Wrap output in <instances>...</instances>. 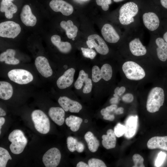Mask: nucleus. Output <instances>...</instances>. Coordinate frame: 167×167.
I'll list each match as a JSON object with an SVG mask.
<instances>
[{"instance_id":"41","label":"nucleus","mask_w":167,"mask_h":167,"mask_svg":"<svg viewBox=\"0 0 167 167\" xmlns=\"http://www.w3.org/2000/svg\"><path fill=\"white\" fill-rule=\"evenodd\" d=\"M85 85L84 87L83 92L84 93H90L92 90V83L91 79L88 78L84 82Z\"/></svg>"},{"instance_id":"31","label":"nucleus","mask_w":167,"mask_h":167,"mask_svg":"<svg viewBox=\"0 0 167 167\" xmlns=\"http://www.w3.org/2000/svg\"><path fill=\"white\" fill-rule=\"evenodd\" d=\"M12 158L8 151L5 149L0 147V167H5L9 160Z\"/></svg>"},{"instance_id":"46","label":"nucleus","mask_w":167,"mask_h":167,"mask_svg":"<svg viewBox=\"0 0 167 167\" xmlns=\"http://www.w3.org/2000/svg\"><path fill=\"white\" fill-rule=\"evenodd\" d=\"M115 118V117L113 114H110V113L103 116V118L106 120L110 121H113Z\"/></svg>"},{"instance_id":"2","label":"nucleus","mask_w":167,"mask_h":167,"mask_svg":"<svg viewBox=\"0 0 167 167\" xmlns=\"http://www.w3.org/2000/svg\"><path fill=\"white\" fill-rule=\"evenodd\" d=\"M157 7V5L152 0H141V20L151 33H154L160 24V19L156 12Z\"/></svg>"},{"instance_id":"1","label":"nucleus","mask_w":167,"mask_h":167,"mask_svg":"<svg viewBox=\"0 0 167 167\" xmlns=\"http://www.w3.org/2000/svg\"><path fill=\"white\" fill-rule=\"evenodd\" d=\"M141 0H131L122 5L119 10L120 24L126 31L139 28L140 25Z\"/></svg>"},{"instance_id":"43","label":"nucleus","mask_w":167,"mask_h":167,"mask_svg":"<svg viewBox=\"0 0 167 167\" xmlns=\"http://www.w3.org/2000/svg\"><path fill=\"white\" fill-rule=\"evenodd\" d=\"M84 146L81 142L78 141L76 147V151L79 153L82 152L84 150Z\"/></svg>"},{"instance_id":"60","label":"nucleus","mask_w":167,"mask_h":167,"mask_svg":"<svg viewBox=\"0 0 167 167\" xmlns=\"http://www.w3.org/2000/svg\"><path fill=\"white\" fill-rule=\"evenodd\" d=\"M72 40H75V38H73L72 39Z\"/></svg>"},{"instance_id":"51","label":"nucleus","mask_w":167,"mask_h":167,"mask_svg":"<svg viewBox=\"0 0 167 167\" xmlns=\"http://www.w3.org/2000/svg\"><path fill=\"white\" fill-rule=\"evenodd\" d=\"M5 122V119L4 118L0 117V134H1V129L2 126L4 124Z\"/></svg>"},{"instance_id":"27","label":"nucleus","mask_w":167,"mask_h":167,"mask_svg":"<svg viewBox=\"0 0 167 167\" xmlns=\"http://www.w3.org/2000/svg\"><path fill=\"white\" fill-rule=\"evenodd\" d=\"M13 88L9 83L5 81L0 82V98L4 100H8L12 96Z\"/></svg>"},{"instance_id":"37","label":"nucleus","mask_w":167,"mask_h":167,"mask_svg":"<svg viewBox=\"0 0 167 167\" xmlns=\"http://www.w3.org/2000/svg\"><path fill=\"white\" fill-rule=\"evenodd\" d=\"M126 131V128L120 123H118L114 127V132L116 137H120L124 135Z\"/></svg>"},{"instance_id":"24","label":"nucleus","mask_w":167,"mask_h":167,"mask_svg":"<svg viewBox=\"0 0 167 167\" xmlns=\"http://www.w3.org/2000/svg\"><path fill=\"white\" fill-rule=\"evenodd\" d=\"M51 41L52 44L55 45L58 50L63 53H67L71 49V45L68 42H62L60 36L55 35L51 38Z\"/></svg>"},{"instance_id":"3","label":"nucleus","mask_w":167,"mask_h":167,"mask_svg":"<svg viewBox=\"0 0 167 167\" xmlns=\"http://www.w3.org/2000/svg\"><path fill=\"white\" fill-rule=\"evenodd\" d=\"M139 28L126 31V39L128 49L131 54L135 57L144 56L147 52L142 43L143 34Z\"/></svg>"},{"instance_id":"34","label":"nucleus","mask_w":167,"mask_h":167,"mask_svg":"<svg viewBox=\"0 0 167 167\" xmlns=\"http://www.w3.org/2000/svg\"><path fill=\"white\" fill-rule=\"evenodd\" d=\"M78 141L77 140L72 136H69L67 139V147L68 150L71 152L76 151V147Z\"/></svg>"},{"instance_id":"42","label":"nucleus","mask_w":167,"mask_h":167,"mask_svg":"<svg viewBox=\"0 0 167 167\" xmlns=\"http://www.w3.org/2000/svg\"><path fill=\"white\" fill-rule=\"evenodd\" d=\"M122 100L126 103H131L133 101L134 96L132 94L127 93L125 94L122 97Z\"/></svg>"},{"instance_id":"6","label":"nucleus","mask_w":167,"mask_h":167,"mask_svg":"<svg viewBox=\"0 0 167 167\" xmlns=\"http://www.w3.org/2000/svg\"><path fill=\"white\" fill-rule=\"evenodd\" d=\"M122 68L126 77L131 80H140L145 76V72L143 69L138 64L133 61L125 62L122 66Z\"/></svg>"},{"instance_id":"49","label":"nucleus","mask_w":167,"mask_h":167,"mask_svg":"<svg viewBox=\"0 0 167 167\" xmlns=\"http://www.w3.org/2000/svg\"><path fill=\"white\" fill-rule=\"evenodd\" d=\"M76 166V167H89L88 165L81 161H80L79 162H78L77 163Z\"/></svg>"},{"instance_id":"53","label":"nucleus","mask_w":167,"mask_h":167,"mask_svg":"<svg viewBox=\"0 0 167 167\" xmlns=\"http://www.w3.org/2000/svg\"><path fill=\"white\" fill-rule=\"evenodd\" d=\"M5 112L2 108H0V116H3L6 115Z\"/></svg>"},{"instance_id":"48","label":"nucleus","mask_w":167,"mask_h":167,"mask_svg":"<svg viewBox=\"0 0 167 167\" xmlns=\"http://www.w3.org/2000/svg\"><path fill=\"white\" fill-rule=\"evenodd\" d=\"M124 109L122 107L117 108L115 111L114 113L117 114H120L123 113Z\"/></svg>"},{"instance_id":"38","label":"nucleus","mask_w":167,"mask_h":167,"mask_svg":"<svg viewBox=\"0 0 167 167\" xmlns=\"http://www.w3.org/2000/svg\"><path fill=\"white\" fill-rule=\"evenodd\" d=\"M81 49L83 56L86 58L93 59L96 55V52L92 49L81 47Z\"/></svg>"},{"instance_id":"58","label":"nucleus","mask_w":167,"mask_h":167,"mask_svg":"<svg viewBox=\"0 0 167 167\" xmlns=\"http://www.w3.org/2000/svg\"><path fill=\"white\" fill-rule=\"evenodd\" d=\"M113 95L114 97H115L118 98H119V96L117 94L114 93V94H113Z\"/></svg>"},{"instance_id":"36","label":"nucleus","mask_w":167,"mask_h":167,"mask_svg":"<svg viewBox=\"0 0 167 167\" xmlns=\"http://www.w3.org/2000/svg\"><path fill=\"white\" fill-rule=\"evenodd\" d=\"M133 161L134 163L133 167H144L143 164L144 159L140 155L137 154H134L132 157Z\"/></svg>"},{"instance_id":"59","label":"nucleus","mask_w":167,"mask_h":167,"mask_svg":"<svg viewBox=\"0 0 167 167\" xmlns=\"http://www.w3.org/2000/svg\"><path fill=\"white\" fill-rule=\"evenodd\" d=\"M88 122V120L87 119H85L84 121L85 122L87 123Z\"/></svg>"},{"instance_id":"15","label":"nucleus","mask_w":167,"mask_h":167,"mask_svg":"<svg viewBox=\"0 0 167 167\" xmlns=\"http://www.w3.org/2000/svg\"><path fill=\"white\" fill-rule=\"evenodd\" d=\"M101 32L105 40L109 43H116L120 39L118 33L110 24H105L102 28Z\"/></svg>"},{"instance_id":"26","label":"nucleus","mask_w":167,"mask_h":167,"mask_svg":"<svg viewBox=\"0 0 167 167\" xmlns=\"http://www.w3.org/2000/svg\"><path fill=\"white\" fill-rule=\"evenodd\" d=\"M60 25L61 27L65 30L69 38L72 39L76 37L78 29L71 20H68L66 22L62 21L61 22Z\"/></svg>"},{"instance_id":"17","label":"nucleus","mask_w":167,"mask_h":167,"mask_svg":"<svg viewBox=\"0 0 167 167\" xmlns=\"http://www.w3.org/2000/svg\"><path fill=\"white\" fill-rule=\"evenodd\" d=\"M75 72V69L72 68L65 71L57 81L58 87L60 89H64L70 87L73 82Z\"/></svg>"},{"instance_id":"52","label":"nucleus","mask_w":167,"mask_h":167,"mask_svg":"<svg viewBox=\"0 0 167 167\" xmlns=\"http://www.w3.org/2000/svg\"><path fill=\"white\" fill-rule=\"evenodd\" d=\"M101 114L103 116L110 113L105 108L102 109L101 111Z\"/></svg>"},{"instance_id":"21","label":"nucleus","mask_w":167,"mask_h":167,"mask_svg":"<svg viewBox=\"0 0 167 167\" xmlns=\"http://www.w3.org/2000/svg\"><path fill=\"white\" fill-rule=\"evenodd\" d=\"M48 114L52 120L59 126H62L65 121V112L62 108L51 107L49 110Z\"/></svg>"},{"instance_id":"20","label":"nucleus","mask_w":167,"mask_h":167,"mask_svg":"<svg viewBox=\"0 0 167 167\" xmlns=\"http://www.w3.org/2000/svg\"><path fill=\"white\" fill-rule=\"evenodd\" d=\"M148 148H159L167 151V136H154L150 138L147 143Z\"/></svg>"},{"instance_id":"12","label":"nucleus","mask_w":167,"mask_h":167,"mask_svg":"<svg viewBox=\"0 0 167 167\" xmlns=\"http://www.w3.org/2000/svg\"><path fill=\"white\" fill-rule=\"evenodd\" d=\"M49 5L53 11L56 12H60L64 15H69L73 11L72 6L63 0H52Z\"/></svg>"},{"instance_id":"4","label":"nucleus","mask_w":167,"mask_h":167,"mask_svg":"<svg viewBox=\"0 0 167 167\" xmlns=\"http://www.w3.org/2000/svg\"><path fill=\"white\" fill-rule=\"evenodd\" d=\"M165 95L163 89L159 87H155L151 89L148 96L146 108L151 113H154L159 110L163 105Z\"/></svg>"},{"instance_id":"16","label":"nucleus","mask_w":167,"mask_h":167,"mask_svg":"<svg viewBox=\"0 0 167 167\" xmlns=\"http://www.w3.org/2000/svg\"><path fill=\"white\" fill-rule=\"evenodd\" d=\"M88 39L100 54L105 55L109 53V50L108 45L99 35L96 34L91 35L88 37Z\"/></svg>"},{"instance_id":"40","label":"nucleus","mask_w":167,"mask_h":167,"mask_svg":"<svg viewBox=\"0 0 167 167\" xmlns=\"http://www.w3.org/2000/svg\"><path fill=\"white\" fill-rule=\"evenodd\" d=\"M97 4L101 6L102 9L104 11L108 10L109 5L112 3V0H96Z\"/></svg>"},{"instance_id":"47","label":"nucleus","mask_w":167,"mask_h":167,"mask_svg":"<svg viewBox=\"0 0 167 167\" xmlns=\"http://www.w3.org/2000/svg\"><path fill=\"white\" fill-rule=\"evenodd\" d=\"M126 88L124 86H122L119 88L118 93L119 96L122 95L126 91Z\"/></svg>"},{"instance_id":"25","label":"nucleus","mask_w":167,"mask_h":167,"mask_svg":"<svg viewBox=\"0 0 167 167\" xmlns=\"http://www.w3.org/2000/svg\"><path fill=\"white\" fill-rule=\"evenodd\" d=\"M16 52L12 49H8L5 52L0 54V61L4 62L6 64L15 65L19 63V61L15 58L14 56Z\"/></svg>"},{"instance_id":"61","label":"nucleus","mask_w":167,"mask_h":167,"mask_svg":"<svg viewBox=\"0 0 167 167\" xmlns=\"http://www.w3.org/2000/svg\"><path fill=\"white\" fill-rule=\"evenodd\" d=\"M9 0L11 1H13V0Z\"/></svg>"},{"instance_id":"29","label":"nucleus","mask_w":167,"mask_h":167,"mask_svg":"<svg viewBox=\"0 0 167 167\" xmlns=\"http://www.w3.org/2000/svg\"><path fill=\"white\" fill-rule=\"evenodd\" d=\"M83 121L82 118L74 115H71L65 120L66 125L74 132L78 131Z\"/></svg>"},{"instance_id":"62","label":"nucleus","mask_w":167,"mask_h":167,"mask_svg":"<svg viewBox=\"0 0 167 167\" xmlns=\"http://www.w3.org/2000/svg\"><path fill=\"white\" fill-rule=\"evenodd\" d=\"M84 0V1H85V0Z\"/></svg>"},{"instance_id":"9","label":"nucleus","mask_w":167,"mask_h":167,"mask_svg":"<svg viewBox=\"0 0 167 167\" xmlns=\"http://www.w3.org/2000/svg\"><path fill=\"white\" fill-rule=\"evenodd\" d=\"M8 76L11 80L20 84H28L33 79L30 72L23 69H12L8 72Z\"/></svg>"},{"instance_id":"23","label":"nucleus","mask_w":167,"mask_h":167,"mask_svg":"<svg viewBox=\"0 0 167 167\" xmlns=\"http://www.w3.org/2000/svg\"><path fill=\"white\" fill-rule=\"evenodd\" d=\"M106 133V135H104L102 136V145L107 149L114 148L116 145V136L113 131L109 129Z\"/></svg>"},{"instance_id":"18","label":"nucleus","mask_w":167,"mask_h":167,"mask_svg":"<svg viewBox=\"0 0 167 167\" xmlns=\"http://www.w3.org/2000/svg\"><path fill=\"white\" fill-rule=\"evenodd\" d=\"M138 126V117L130 116L126 119L125 126L126 128L124 136L127 139L133 137L135 134Z\"/></svg>"},{"instance_id":"32","label":"nucleus","mask_w":167,"mask_h":167,"mask_svg":"<svg viewBox=\"0 0 167 167\" xmlns=\"http://www.w3.org/2000/svg\"><path fill=\"white\" fill-rule=\"evenodd\" d=\"M88 78V75L83 70L80 71L78 77L74 84L75 88L77 89H80L82 88L84 83L87 78Z\"/></svg>"},{"instance_id":"35","label":"nucleus","mask_w":167,"mask_h":167,"mask_svg":"<svg viewBox=\"0 0 167 167\" xmlns=\"http://www.w3.org/2000/svg\"><path fill=\"white\" fill-rule=\"evenodd\" d=\"M90 167H106L105 163L102 160L95 158L90 159L88 161Z\"/></svg>"},{"instance_id":"55","label":"nucleus","mask_w":167,"mask_h":167,"mask_svg":"<svg viewBox=\"0 0 167 167\" xmlns=\"http://www.w3.org/2000/svg\"><path fill=\"white\" fill-rule=\"evenodd\" d=\"M163 37L165 41L167 42V31L164 34Z\"/></svg>"},{"instance_id":"56","label":"nucleus","mask_w":167,"mask_h":167,"mask_svg":"<svg viewBox=\"0 0 167 167\" xmlns=\"http://www.w3.org/2000/svg\"><path fill=\"white\" fill-rule=\"evenodd\" d=\"M119 88L117 87L115 88L114 90V93L115 94H118V92Z\"/></svg>"},{"instance_id":"45","label":"nucleus","mask_w":167,"mask_h":167,"mask_svg":"<svg viewBox=\"0 0 167 167\" xmlns=\"http://www.w3.org/2000/svg\"><path fill=\"white\" fill-rule=\"evenodd\" d=\"M117 106L116 105L112 104L109 106L107 107L105 109L109 113L114 111L117 109Z\"/></svg>"},{"instance_id":"5","label":"nucleus","mask_w":167,"mask_h":167,"mask_svg":"<svg viewBox=\"0 0 167 167\" xmlns=\"http://www.w3.org/2000/svg\"><path fill=\"white\" fill-rule=\"evenodd\" d=\"M8 139L11 142L10 149L11 152L15 154L21 153L26 146L28 140L23 132L20 130L16 129L12 131L8 136Z\"/></svg>"},{"instance_id":"8","label":"nucleus","mask_w":167,"mask_h":167,"mask_svg":"<svg viewBox=\"0 0 167 167\" xmlns=\"http://www.w3.org/2000/svg\"><path fill=\"white\" fill-rule=\"evenodd\" d=\"M21 31L19 25L13 21H6L0 24L1 37L14 38L19 34Z\"/></svg>"},{"instance_id":"19","label":"nucleus","mask_w":167,"mask_h":167,"mask_svg":"<svg viewBox=\"0 0 167 167\" xmlns=\"http://www.w3.org/2000/svg\"><path fill=\"white\" fill-rule=\"evenodd\" d=\"M20 18L22 22L27 26H34L37 22L36 17L32 14L30 7L28 5H25L23 7Z\"/></svg>"},{"instance_id":"50","label":"nucleus","mask_w":167,"mask_h":167,"mask_svg":"<svg viewBox=\"0 0 167 167\" xmlns=\"http://www.w3.org/2000/svg\"><path fill=\"white\" fill-rule=\"evenodd\" d=\"M118 99L119 98L114 97L110 99V102L112 104L116 105L118 102Z\"/></svg>"},{"instance_id":"28","label":"nucleus","mask_w":167,"mask_h":167,"mask_svg":"<svg viewBox=\"0 0 167 167\" xmlns=\"http://www.w3.org/2000/svg\"><path fill=\"white\" fill-rule=\"evenodd\" d=\"M84 137L89 150L92 152L96 151L100 145V143L93 134L88 131L85 134Z\"/></svg>"},{"instance_id":"44","label":"nucleus","mask_w":167,"mask_h":167,"mask_svg":"<svg viewBox=\"0 0 167 167\" xmlns=\"http://www.w3.org/2000/svg\"><path fill=\"white\" fill-rule=\"evenodd\" d=\"M156 4L159 2L161 6L165 9H167V0H152Z\"/></svg>"},{"instance_id":"14","label":"nucleus","mask_w":167,"mask_h":167,"mask_svg":"<svg viewBox=\"0 0 167 167\" xmlns=\"http://www.w3.org/2000/svg\"><path fill=\"white\" fill-rule=\"evenodd\" d=\"M35 64L38 71L43 77L48 78L52 75L53 71L45 57L43 56L37 57Z\"/></svg>"},{"instance_id":"7","label":"nucleus","mask_w":167,"mask_h":167,"mask_svg":"<svg viewBox=\"0 0 167 167\" xmlns=\"http://www.w3.org/2000/svg\"><path fill=\"white\" fill-rule=\"evenodd\" d=\"M31 118L36 130L39 133L46 134L50 129V122L46 114L42 111L37 109L31 113Z\"/></svg>"},{"instance_id":"22","label":"nucleus","mask_w":167,"mask_h":167,"mask_svg":"<svg viewBox=\"0 0 167 167\" xmlns=\"http://www.w3.org/2000/svg\"><path fill=\"white\" fill-rule=\"evenodd\" d=\"M0 10L1 12L5 13L6 18H12L13 14L17 11V7L12 1L9 0H2L0 4Z\"/></svg>"},{"instance_id":"13","label":"nucleus","mask_w":167,"mask_h":167,"mask_svg":"<svg viewBox=\"0 0 167 167\" xmlns=\"http://www.w3.org/2000/svg\"><path fill=\"white\" fill-rule=\"evenodd\" d=\"M60 105L65 111L78 113L82 109L81 104L77 101L72 100L65 96H60L58 100Z\"/></svg>"},{"instance_id":"10","label":"nucleus","mask_w":167,"mask_h":167,"mask_svg":"<svg viewBox=\"0 0 167 167\" xmlns=\"http://www.w3.org/2000/svg\"><path fill=\"white\" fill-rule=\"evenodd\" d=\"M61 157L59 150L57 148H53L45 153L43 156L42 161L46 167H56L60 162Z\"/></svg>"},{"instance_id":"30","label":"nucleus","mask_w":167,"mask_h":167,"mask_svg":"<svg viewBox=\"0 0 167 167\" xmlns=\"http://www.w3.org/2000/svg\"><path fill=\"white\" fill-rule=\"evenodd\" d=\"M102 79L106 81L110 80L112 77L113 71L111 66L109 64H104L100 69Z\"/></svg>"},{"instance_id":"11","label":"nucleus","mask_w":167,"mask_h":167,"mask_svg":"<svg viewBox=\"0 0 167 167\" xmlns=\"http://www.w3.org/2000/svg\"><path fill=\"white\" fill-rule=\"evenodd\" d=\"M150 39L156 46V52L158 58L161 61H165L167 60V42L163 38L156 37L154 33H151Z\"/></svg>"},{"instance_id":"57","label":"nucleus","mask_w":167,"mask_h":167,"mask_svg":"<svg viewBox=\"0 0 167 167\" xmlns=\"http://www.w3.org/2000/svg\"><path fill=\"white\" fill-rule=\"evenodd\" d=\"M124 0H113V1L116 2H122V1H123Z\"/></svg>"},{"instance_id":"54","label":"nucleus","mask_w":167,"mask_h":167,"mask_svg":"<svg viewBox=\"0 0 167 167\" xmlns=\"http://www.w3.org/2000/svg\"><path fill=\"white\" fill-rule=\"evenodd\" d=\"M86 44L90 48L92 49L94 47V46L92 43L88 40L86 41Z\"/></svg>"},{"instance_id":"39","label":"nucleus","mask_w":167,"mask_h":167,"mask_svg":"<svg viewBox=\"0 0 167 167\" xmlns=\"http://www.w3.org/2000/svg\"><path fill=\"white\" fill-rule=\"evenodd\" d=\"M166 154L164 152H161L158 154L155 161V165L156 167H160L163 164L166 157Z\"/></svg>"},{"instance_id":"33","label":"nucleus","mask_w":167,"mask_h":167,"mask_svg":"<svg viewBox=\"0 0 167 167\" xmlns=\"http://www.w3.org/2000/svg\"><path fill=\"white\" fill-rule=\"evenodd\" d=\"M101 79L100 69L97 66H94L92 68V81L96 83L99 81Z\"/></svg>"}]
</instances>
